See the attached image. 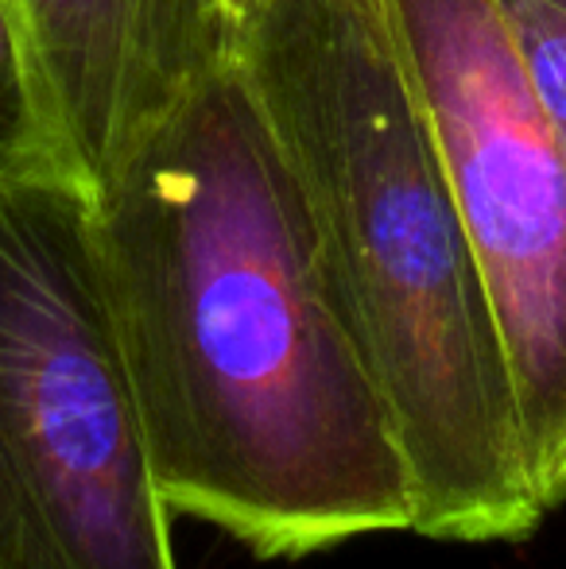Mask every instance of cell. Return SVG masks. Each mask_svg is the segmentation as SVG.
Wrapping results in <instances>:
<instances>
[{
  "label": "cell",
  "mask_w": 566,
  "mask_h": 569,
  "mask_svg": "<svg viewBox=\"0 0 566 569\" xmlns=\"http://www.w3.org/2000/svg\"><path fill=\"white\" fill-rule=\"evenodd\" d=\"M93 232L171 516L257 558L411 531L393 427L234 59L93 194Z\"/></svg>",
  "instance_id": "cell-1"
},
{
  "label": "cell",
  "mask_w": 566,
  "mask_h": 569,
  "mask_svg": "<svg viewBox=\"0 0 566 569\" xmlns=\"http://www.w3.org/2000/svg\"><path fill=\"white\" fill-rule=\"evenodd\" d=\"M229 59L393 427L411 531L528 539L547 511L393 0H265L229 39Z\"/></svg>",
  "instance_id": "cell-2"
},
{
  "label": "cell",
  "mask_w": 566,
  "mask_h": 569,
  "mask_svg": "<svg viewBox=\"0 0 566 569\" xmlns=\"http://www.w3.org/2000/svg\"><path fill=\"white\" fill-rule=\"evenodd\" d=\"M0 569H179L67 174L0 179Z\"/></svg>",
  "instance_id": "cell-3"
},
{
  "label": "cell",
  "mask_w": 566,
  "mask_h": 569,
  "mask_svg": "<svg viewBox=\"0 0 566 569\" xmlns=\"http://www.w3.org/2000/svg\"><path fill=\"white\" fill-rule=\"evenodd\" d=\"M513 376L532 488L566 500V151L493 0H393Z\"/></svg>",
  "instance_id": "cell-4"
},
{
  "label": "cell",
  "mask_w": 566,
  "mask_h": 569,
  "mask_svg": "<svg viewBox=\"0 0 566 569\" xmlns=\"http://www.w3.org/2000/svg\"><path fill=\"white\" fill-rule=\"evenodd\" d=\"M67 148L106 190L229 59L218 0H12Z\"/></svg>",
  "instance_id": "cell-5"
},
{
  "label": "cell",
  "mask_w": 566,
  "mask_h": 569,
  "mask_svg": "<svg viewBox=\"0 0 566 569\" xmlns=\"http://www.w3.org/2000/svg\"><path fill=\"white\" fill-rule=\"evenodd\" d=\"M31 174H67L82 182L20 12L12 0H0V179Z\"/></svg>",
  "instance_id": "cell-6"
},
{
  "label": "cell",
  "mask_w": 566,
  "mask_h": 569,
  "mask_svg": "<svg viewBox=\"0 0 566 569\" xmlns=\"http://www.w3.org/2000/svg\"><path fill=\"white\" fill-rule=\"evenodd\" d=\"M493 12L566 151V0H493Z\"/></svg>",
  "instance_id": "cell-7"
},
{
  "label": "cell",
  "mask_w": 566,
  "mask_h": 569,
  "mask_svg": "<svg viewBox=\"0 0 566 569\" xmlns=\"http://www.w3.org/2000/svg\"><path fill=\"white\" fill-rule=\"evenodd\" d=\"M221 8V23H226V36L234 39L241 28H249L257 20V12L265 8V0H218Z\"/></svg>",
  "instance_id": "cell-8"
}]
</instances>
